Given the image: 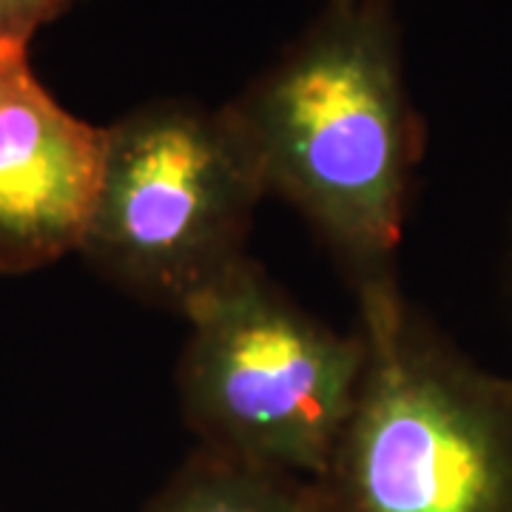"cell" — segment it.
Masks as SVG:
<instances>
[{
  "instance_id": "cell-1",
  "label": "cell",
  "mask_w": 512,
  "mask_h": 512,
  "mask_svg": "<svg viewBox=\"0 0 512 512\" xmlns=\"http://www.w3.org/2000/svg\"><path fill=\"white\" fill-rule=\"evenodd\" d=\"M222 111L265 194L302 214L356 299L399 288L427 131L407 86L396 0H325Z\"/></svg>"
},
{
  "instance_id": "cell-2",
  "label": "cell",
  "mask_w": 512,
  "mask_h": 512,
  "mask_svg": "<svg viewBox=\"0 0 512 512\" xmlns=\"http://www.w3.org/2000/svg\"><path fill=\"white\" fill-rule=\"evenodd\" d=\"M365 373L322 473L319 512H512V373H495L407 302L356 299Z\"/></svg>"
},
{
  "instance_id": "cell-3",
  "label": "cell",
  "mask_w": 512,
  "mask_h": 512,
  "mask_svg": "<svg viewBox=\"0 0 512 512\" xmlns=\"http://www.w3.org/2000/svg\"><path fill=\"white\" fill-rule=\"evenodd\" d=\"M177 393L197 447L316 478L336 447L365 373V336L330 328L251 256L183 311Z\"/></svg>"
},
{
  "instance_id": "cell-4",
  "label": "cell",
  "mask_w": 512,
  "mask_h": 512,
  "mask_svg": "<svg viewBox=\"0 0 512 512\" xmlns=\"http://www.w3.org/2000/svg\"><path fill=\"white\" fill-rule=\"evenodd\" d=\"M262 197L259 171L222 106L148 100L106 126L77 254L128 296L183 316L248 256Z\"/></svg>"
},
{
  "instance_id": "cell-5",
  "label": "cell",
  "mask_w": 512,
  "mask_h": 512,
  "mask_svg": "<svg viewBox=\"0 0 512 512\" xmlns=\"http://www.w3.org/2000/svg\"><path fill=\"white\" fill-rule=\"evenodd\" d=\"M106 128L63 109L29 63L0 43V274L77 254L92 214Z\"/></svg>"
},
{
  "instance_id": "cell-6",
  "label": "cell",
  "mask_w": 512,
  "mask_h": 512,
  "mask_svg": "<svg viewBox=\"0 0 512 512\" xmlns=\"http://www.w3.org/2000/svg\"><path fill=\"white\" fill-rule=\"evenodd\" d=\"M143 512H319L311 481L194 450Z\"/></svg>"
},
{
  "instance_id": "cell-7",
  "label": "cell",
  "mask_w": 512,
  "mask_h": 512,
  "mask_svg": "<svg viewBox=\"0 0 512 512\" xmlns=\"http://www.w3.org/2000/svg\"><path fill=\"white\" fill-rule=\"evenodd\" d=\"M77 0H0V43L29 46L32 37Z\"/></svg>"
}]
</instances>
